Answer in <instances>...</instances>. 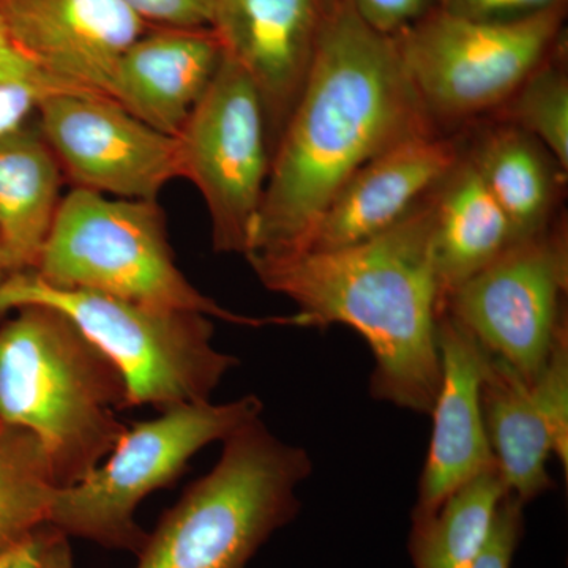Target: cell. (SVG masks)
Listing matches in <instances>:
<instances>
[{
    "label": "cell",
    "instance_id": "12",
    "mask_svg": "<svg viewBox=\"0 0 568 568\" xmlns=\"http://www.w3.org/2000/svg\"><path fill=\"white\" fill-rule=\"evenodd\" d=\"M331 0H215L211 29L263 104L274 153L315 62Z\"/></svg>",
    "mask_w": 568,
    "mask_h": 568
},
{
    "label": "cell",
    "instance_id": "7",
    "mask_svg": "<svg viewBox=\"0 0 568 568\" xmlns=\"http://www.w3.org/2000/svg\"><path fill=\"white\" fill-rule=\"evenodd\" d=\"M256 395L186 403L126 426L106 458L71 487L55 488L48 523L67 537L140 555L149 534L134 519L145 497L173 487L204 447L263 416Z\"/></svg>",
    "mask_w": 568,
    "mask_h": 568
},
{
    "label": "cell",
    "instance_id": "2",
    "mask_svg": "<svg viewBox=\"0 0 568 568\" xmlns=\"http://www.w3.org/2000/svg\"><path fill=\"white\" fill-rule=\"evenodd\" d=\"M246 261L264 287L297 305L293 327L343 324L364 336L375 357L373 398L432 414L443 379L437 343L443 298L428 196L402 222L361 244Z\"/></svg>",
    "mask_w": 568,
    "mask_h": 568
},
{
    "label": "cell",
    "instance_id": "17",
    "mask_svg": "<svg viewBox=\"0 0 568 568\" xmlns=\"http://www.w3.org/2000/svg\"><path fill=\"white\" fill-rule=\"evenodd\" d=\"M222 61V44L211 28H149L119 59L112 99L175 138Z\"/></svg>",
    "mask_w": 568,
    "mask_h": 568
},
{
    "label": "cell",
    "instance_id": "8",
    "mask_svg": "<svg viewBox=\"0 0 568 568\" xmlns=\"http://www.w3.org/2000/svg\"><path fill=\"white\" fill-rule=\"evenodd\" d=\"M567 6L511 21H473L432 7L395 33L396 51L437 129L499 110L567 40Z\"/></svg>",
    "mask_w": 568,
    "mask_h": 568
},
{
    "label": "cell",
    "instance_id": "18",
    "mask_svg": "<svg viewBox=\"0 0 568 568\" xmlns=\"http://www.w3.org/2000/svg\"><path fill=\"white\" fill-rule=\"evenodd\" d=\"M428 203L433 264L444 305L448 295L517 239L465 149L450 173L428 194Z\"/></svg>",
    "mask_w": 568,
    "mask_h": 568
},
{
    "label": "cell",
    "instance_id": "3",
    "mask_svg": "<svg viewBox=\"0 0 568 568\" xmlns=\"http://www.w3.org/2000/svg\"><path fill=\"white\" fill-rule=\"evenodd\" d=\"M129 407L121 369L59 310L24 305L0 321V418L40 440L55 487L110 455Z\"/></svg>",
    "mask_w": 568,
    "mask_h": 568
},
{
    "label": "cell",
    "instance_id": "19",
    "mask_svg": "<svg viewBox=\"0 0 568 568\" xmlns=\"http://www.w3.org/2000/svg\"><path fill=\"white\" fill-rule=\"evenodd\" d=\"M466 153L506 213L517 242L555 224L567 171L540 141L499 121L478 134Z\"/></svg>",
    "mask_w": 568,
    "mask_h": 568
},
{
    "label": "cell",
    "instance_id": "27",
    "mask_svg": "<svg viewBox=\"0 0 568 568\" xmlns=\"http://www.w3.org/2000/svg\"><path fill=\"white\" fill-rule=\"evenodd\" d=\"M435 9L473 21H511L567 6V0H432Z\"/></svg>",
    "mask_w": 568,
    "mask_h": 568
},
{
    "label": "cell",
    "instance_id": "10",
    "mask_svg": "<svg viewBox=\"0 0 568 568\" xmlns=\"http://www.w3.org/2000/svg\"><path fill=\"white\" fill-rule=\"evenodd\" d=\"M182 179L203 196L216 253L246 256L265 192L271 149L252 81L224 58L175 136Z\"/></svg>",
    "mask_w": 568,
    "mask_h": 568
},
{
    "label": "cell",
    "instance_id": "30",
    "mask_svg": "<svg viewBox=\"0 0 568 568\" xmlns=\"http://www.w3.org/2000/svg\"><path fill=\"white\" fill-rule=\"evenodd\" d=\"M43 568H73V555L65 534H59L52 541L47 556H44Z\"/></svg>",
    "mask_w": 568,
    "mask_h": 568
},
{
    "label": "cell",
    "instance_id": "16",
    "mask_svg": "<svg viewBox=\"0 0 568 568\" xmlns=\"http://www.w3.org/2000/svg\"><path fill=\"white\" fill-rule=\"evenodd\" d=\"M443 379L433 407V435L413 518L429 517L448 496L485 470L495 469L481 384L488 354L446 310L437 320Z\"/></svg>",
    "mask_w": 568,
    "mask_h": 568
},
{
    "label": "cell",
    "instance_id": "13",
    "mask_svg": "<svg viewBox=\"0 0 568 568\" xmlns=\"http://www.w3.org/2000/svg\"><path fill=\"white\" fill-rule=\"evenodd\" d=\"M567 334L530 384L488 355L481 384L485 426L507 493L523 506L555 487L547 469L552 455L568 469Z\"/></svg>",
    "mask_w": 568,
    "mask_h": 568
},
{
    "label": "cell",
    "instance_id": "28",
    "mask_svg": "<svg viewBox=\"0 0 568 568\" xmlns=\"http://www.w3.org/2000/svg\"><path fill=\"white\" fill-rule=\"evenodd\" d=\"M355 13L375 31L395 36L432 9V0H349Z\"/></svg>",
    "mask_w": 568,
    "mask_h": 568
},
{
    "label": "cell",
    "instance_id": "5",
    "mask_svg": "<svg viewBox=\"0 0 568 568\" xmlns=\"http://www.w3.org/2000/svg\"><path fill=\"white\" fill-rule=\"evenodd\" d=\"M44 283L164 310L203 313L245 327L287 325L286 316L239 315L201 293L175 263L156 200H123L71 189L62 197L33 268Z\"/></svg>",
    "mask_w": 568,
    "mask_h": 568
},
{
    "label": "cell",
    "instance_id": "6",
    "mask_svg": "<svg viewBox=\"0 0 568 568\" xmlns=\"http://www.w3.org/2000/svg\"><path fill=\"white\" fill-rule=\"evenodd\" d=\"M24 305L59 310L121 369L129 406L163 410L211 402L234 355L213 345L212 317L164 310L92 291L63 290L32 271L0 283V321Z\"/></svg>",
    "mask_w": 568,
    "mask_h": 568
},
{
    "label": "cell",
    "instance_id": "23",
    "mask_svg": "<svg viewBox=\"0 0 568 568\" xmlns=\"http://www.w3.org/2000/svg\"><path fill=\"white\" fill-rule=\"evenodd\" d=\"M496 112L499 121L511 123L540 141L568 171L567 40Z\"/></svg>",
    "mask_w": 568,
    "mask_h": 568
},
{
    "label": "cell",
    "instance_id": "24",
    "mask_svg": "<svg viewBox=\"0 0 568 568\" xmlns=\"http://www.w3.org/2000/svg\"><path fill=\"white\" fill-rule=\"evenodd\" d=\"M81 92L67 88L31 61L0 20V134L28 125L40 103L54 93Z\"/></svg>",
    "mask_w": 568,
    "mask_h": 568
},
{
    "label": "cell",
    "instance_id": "29",
    "mask_svg": "<svg viewBox=\"0 0 568 568\" xmlns=\"http://www.w3.org/2000/svg\"><path fill=\"white\" fill-rule=\"evenodd\" d=\"M61 530L50 523L32 530L28 537L0 555V568H43L44 556Z\"/></svg>",
    "mask_w": 568,
    "mask_h": 568
},
{
    "label": "cell",
    "instance_id": "25",
    "mask_svg": "<svg viewBox=\"0 0 568 568\" xmlns=\"http://www.w3.org/2000/svg\"><path fill=\"white\" fill-rule=\"evenodd\" d=\"M523 504L514 496L507 495L500 500L487 541L478 555L474 568H510L515 549L523 536Z\"/></svg>",
    "mask_w": 568,
    "mask_h": 568
},
{
    "label": "cell",
    "instance_id": "26",
    "mask_svg": "<svg viewBox=\"0 0 568 568\" xmlns=\"http://www.w3.org/2000/svg\"><path fill=\"white\" fill-rule=\"evenodd\" d=\"M149 28H211L215 0H121Z\"/></svg>",
    "mask_w": 568,
    "mask_h": 568
},
{
    "label": "cell",
    "instance_id": "1",
    "mask_svg": "<svg viewBox=\"0 0 568 568\" xmlns=\"http://www.w3.org/2000/svg\"><path fill=\"white\" fill-rule=\"evenodd\" d=\"M435 132L394 37L369 28L349 0H331L308 80L272 153L245 260L304 252L325 207L358 168Z\"/></svg>",
    "mask_w": 568,
    "mask_h": 568
},
{
    "label": "cell",
    "instance_id": "14",
    "mask_svg": "<svg viewBox=\"0 0 568 568\" xmlns=\"http://www.w3.org/2000/svg\"><path fill=\"white\" fill-rule=\"evenodd\" d=\"M0 20L44 73L110 99L119 59L149 29L121 0H0Z\"/></svg>",
    "mask_w": 568,
    "mask_h": 568
},
{
    "label": "cell",
    "instance_id": "22",
    "mask_svg": "<svg viewBox=\"0 0 568 568\" xmlns=\"http://www.w3.org/2000/svg\"><path fill=\"white\" fill-rule=\"evenodd\" d=\"M55 488L40 440L0 418V555L47 525Z\"/></svg>",
    "mask_w": 568,
    "mask_h": 568
},
{
    "label": "cell",
    "instance_id": "20",
    "mask_svg": "<svg viewBox=\"0 0 568 568\" xmlns=\"http://www.w3.org/2000/svg\"><path fill=\"white\" fill-rule=\"evenodd\" d=\"M63 179L37 126L0 134V241L11 271H33L51 233Z\"/></svg>",
    "mask_w": 568,
    "mask_h": 568
},
{
    "label": "cell",
    "instance_id": "9",
    "mask_svg": "<svg viewBox=\"0 0 568 568\" xmlns=\"http://www.w3.org/2000/svg\"><path fill=\"white\" fill-rule=\"evenodd\" d=\"M567 287L566 227L552 224L545 233L508 246L448 295L443 310L493 361L530 384L567 332Z\"/></svg>",
    "mask_w": 568,
    "mask_h": 568
},
{
    "label": "cell",
    "instance_id": "11",
    "mask_svg": "<svg viewBox=\"0 0 568 568\" xmlns=\"http://www.w3.org/2000/svg\"><path fill=\"white\" fill-rule=\"evenodd\" d=\"M39 130L73 189L123 200H159L182 178L178 140L122 104L91 92H61L40 103Z\"/></svg>",
    "mask_w": 568,
    "mask_h": 568
},
{
    "label": "cell",
    "instance_id": "15",
    "mask_svg": "<svg viewBox=\"0 0 568 568\" xmlns=\"http://www.w3.org/2000/svg\"><path fill=\"white\" fill-rule=\"evenodd\" d=\"M462 152L457 140L435 132L379 153L332 197L304 252L345 248L390 230L450 173Z\"/></svg>",
    "mask_w": 568,
    "mask_h": 568
},
{
    "label": "cell",
    "instance_id": "31",
    "mask_svg": "<svg viewBox=\"0 0 568 568\" xmlns=\"http://www.w3.org/2000/svg\"><path fill=\"white\" fill-rule=\"evenodd\" d=\"M10 274H13V271H11L9 256H7L2 241H0V283H2Z\"/></svg>",
    "mask_w": 568,
    "mask_h": 568
},
{
    "label": "cell",
    "instance_id": "4",
    "mask_svg": "<svg viewBox=\"0 0 568 568\" xmlns=\"http://www.w3.org/2000/svg\"><path fill=\"white\" fill-rule=\"evenodd\" d=\"M313 474L304 447L274 435L257 417L223 440L222 457L160 519L136 568H248L302 503Z\"/></svg>",
    "mask_w": 568,
    "mask_h": 568
},
{
    "label": "cell",
    "instance_id": "21",
    "mask_svg": "<svg viewBox=\"0 0 568 568\" xmlns=\"http://www.w3.org/2000/svg\"><path fill=\"white\" fill-rule=\"evenodd\" d=\"M506 495L495 467L459 487L435 514L413 518L409 551L414 567L474 568Z\"/></svg>",
    "mask_w": 568,
    "mask_h": 568
}]
</instances>
